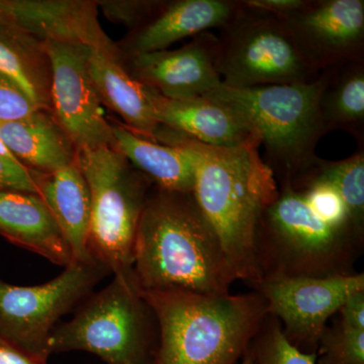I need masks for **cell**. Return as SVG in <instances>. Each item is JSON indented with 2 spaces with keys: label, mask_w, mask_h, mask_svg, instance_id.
<instances>
[{
  "label": "cell",
  "mask_w": 364,
  "mask_h": 364,
  "mask_svg": "<svg viewBox=\"0 0 364 364\" xmlns=\"http://www.w3.org/2000/svg\"><path fill=\"white\" fill-rule=\"evenodd\" d=\"M304 176L314 177L330 184L343 200L356 231L364 235L363 148H359L355 154L340 161H327L318 158L312 168Z\"/></svg>",
  "instance_id": "cb8c5ba5"
},
{
  "label": "cell",
  "mask_w": 364,
  "mask_h": 364,
  "mask_svg": "<svg viewBox=\"0 0 364 364\" xmlns=\"http://www.w3.org/2000/svg\"><path fill=\"white\" fill-rule=\"evenodd\" d=\"M218 37L205 32L176 50L123 56L136 81L169 100L203 97L222 83L215 66Z\"/></svg>",
  "instance_id": "7c38bea8"
},
{
  "label": "cell",
  "mask_w": 364,
  "mask_h": 364,
  "mask_svg": "<svg viewBox=\"0 0 364 364\" xmlns=\"http://www.w3.org/2000/svg\"><path fill=\"white\" fill-rule=\"evenodd\" d=\"M240 364H255V361H254L252 352L250 350V347L247 349V351L245 352V354L243 355V359H242Z\"/></svg>",
  "instance_id": "e575fe53"
},
{
  "label": "cell",
  "mask_w": 364,
  "mask_h": 364,
  "mask_svg": "<svg viewBox=\"0 0 364 364\" xmlns=\"http://www.w3.org/2000/svg\"><path fill=\"white\" fill-rule=\"evenodd\" d=\"M327 80L320 98V116L326 133L346 131L363 147L364 58L324 69Z\"/></svg>",
  "instance_id": "603a6c76"
},
{
  "label": "cell",
  "mask_w": 364,
  "mask_h": 364,
  "mask_svg": "<svg viewBox=\"0 0 364 364\" xmlns=\"http://www.w3.org/2000/svg\"><path fill=\"white\" fill-rule=\"evenodd\" d=\"M133 272L142 291L230 294L236 282L193 193L153 186L136 230Z\"/></svg>",
  "instance_id": "7a4b0ae2"
},
{
  "label": "cell",
  "mask_w": 364,
  "mask_h": 364,
  "mask_svg": "<svg viewBox=\"0 0 364 364\" xmlns=\"http://www.w3.org/2000/svg\"><path fill=\"white\" fill-rule=\"evenodd\" d=\"M249 347L255 364H317V353L294 347L284 336L279 321L270 314Z\"/></svg>",
  "instance_id": "d4e9b609"
},
{
  "label": "cell",
  "mask_w": 364,
  "mask_h": 364,
  "mask_svg": "<svg viewBox=\"0 0 364 364\" xmlns=\"http://www.w3.org/2000/svg\"><path fill=\"white\" fill-rule=\"evenodd\" d=\"M327 73L311 82L257 87H230L223 83L205 95L238 117L258 136L265 159L280 182L298 181L318 158L316 146L326 135L320 116V98Z\"/></svg>",
  "instance_id": "277c9868"
},
{
  "label": "cell",
  "mask_w": 364,
  "mask_h": 364,
  "mask_svg": "<svg viewBox=\"0 0 364 364\" xmlns=\"http://www.w3.org/2000/svg\"><path fill=\"white\" fill-rule=\"evenodd\" d=\"M256 291L299 350L317 353L327 321L351 294L364 291V273L330 277H265Z\"/></svg>",
  "instance_id": "30bf717a"
},
{
  "label": "cell",
  "mask_w": 364,
  "mask_h": 364,
  "mask_svg": "<svg viewBox=\"0 0 364 364\" xmlns=\"http://www.w3.org/2000/svg\"><path fill=\"white\" fill-rule=\"evenodd\" d=\"M0 139L26 169L50 174L76 160L77 150L50 109L21 121L0 123Z\"/></svg>",
  "instance_id": "ffe728a7"
},
{
  "label": "cell",
  "mask_w": 364,
  "mask_h": 364,
  "mask_svg": "<svg viewBox=\"0 0 364 364\" xmlns=\"http://www.w3.org/2000/svg\"><path fill=\"white\" fill-rule=\"evenodd\" d=\"M244 6L284 16L299 11L306 4V0H242Z\"/></svg>",
  "instance_id": "1f68e13d"
},
{
  "label": "cell",
  "mask_w": 364,
  "mask_h": 364,
  "mask_svg": "<svg viewBox=\"0 0 364 364\" xmlns=\"http://www.w3.org/2000/svg\"><path fill=\"white\" fill-rule=\"evenodd\" d=\"M158 2L147 0L100 1L97 2V6L102 9L109 21L128 26L132 31L150 16Z\"/></svg>",
  "instance_id": "f1b7e54d"
},
{
  "label": "cell",
  "mask_w": 364,
  "mask_h": 364,
  "mask_svg": "<svg viewBox=\"0 0 364 364\" xmlns=\"http://www.w3.org/2000/svg\"><path fill=\"white\" fill-rule=\"evenodd\" d=\"M0 156L6 158V159L9 160H13V161L18 162V160L16 159V157H14V155L11 154V151L7 149L6 146L4 145V142H2L1 139H0Z\"/></svg>",
  "instance_id": "836d02e7"
},
{
  "label": "cell",
  "mask_w": 364,
  "mask_h": 364,
  "mask_svg": "<svg viewBox=\"0 0 364 364\" xmlns=\"http://www.w3.org/2000/svg\"><path fill=\"white\" fill-rule=\"evenodd\" d=\"M158 324L152 364H235L245 354L265 318L258 291L203 294L142 291Z\"/></svg>",
  "instance_id": "3957f363"
},
{
  "label": "cell",
  "mask_w": 364,
  "mask_h": 364,
  "mask_svg": "<svg viewBox=\"0 0 364 364\" xmlns=\"http://www.w3.org/2000/svg\"><path fill=\"white\" fill-rule=\"evenodd\" d=\"M39 196L70 246L73 260L90 262L91 198L77 161L50 174L35 172Z\"/></svg>",
  "instance_id": "d6986e66"
},
{
  "label": "cell",
  "mask_w": 364,
  "mask_h": 364,
  "mask_svg": "<svg viewBox=\"0 0 364 364\" xmlns=\"http://www.w3.org/2000/svg\"><path fill=\"white\" fill-rule=\"evenodd\" d=\"M0 364H47L28 355L18 346L0 336Z\"/></svg>",
  "instance_id": "d6a6232c"
},
{
  "label": "cell",
  "mask_w": 364,
  "mask_h": 364,
  "mask_svg": "<svg viewBox=\"0 0 364 364\" xmlns=\"http://www.w3.org/2000/svg\"><path fill=\"white\" fill-rule=\"evenodd\" d=\"M149 91L160 126L198 142L217 147H233L253 135L225 105L205 95L169 100L155 91Z\"/></svg>",
  "instance_id": "ac0fdd59"
},
{
  "label": "cell",
  "mask_w": 364,
  "mask_h": 364,
  "mask_svg": "<svg viewBox=\"0 0 364 364\" xmlns=\"http://www.w3.org/2000/svg\"><path fill=\"white\" fill-rule=\"evenodd\" d=\"M318 364H364V331L339 323L326 327L318 341Z\"/></svg>",
  "instance_id": "4316f807"
},
{
  "label": "cell",
  "mask_w": 364,
  "mask_h": 364,
  "mask_svg": "<svg viewBox=\"0 0 364 364\" xmlns=\"http://www.w3.org/2000/svg\"><path fill=\"white\" fill-rule=\"evenodd\" d=\"M0 74L14 80L35 104L51 111V67L45 43L1 16Z\"/></svg>",
  "instance_id": "7402d4cb"
},
{
  "label": "cell",
  "mask_w": 364,
  "mask_h": 364,
  "mask_svg": "<svg viewBox=\"0 0 364 364\" xmlns=\"http://www.w3.org/2000/svg\"><path fill=\"white\" fill-rule=\"evenodd\" d=\"M109 274L97 261H73L58 277L40 286H14L0 279V336L47 363L50 336L60 318Z\"/></svg>",
  "instance_id": "9c48e42d"
},
{
  "label": "cell",
  "mask_w": 364,
  "mask_h": 364,
  "mask_svg": "<svg viewBox=\"0 0 364 364\" xmlns=\"http://www.w3.org/2000/svg\"><path fill=\"white\" fill-rule=\"evenodd\" d=\"M0 235L60 267L74 261L65 236L38 193L0 191Z\"/></svg>",
  "instance_id": "e0dca14e"
},
{
  "label": "cell",
  "mask_w": 364,
  "mask_h": 364,
  "mask_svg": "<svg viewBox=\"0 0 364 364\" xmlns=\"http://www.w3.org/2000/svg\"><path fill=\"white\" fill-rule=\"evenodd\" d=\"M157 345L156 317L132 269L114 274L109 286L76 306L69 322L57 325L49 352L81 350L109 364H152Z\"/></svg>",
  "instance_id": "8992f818"
},
{
  "label": "cell",
  "mask_w": 364,
  "mask_h": 364,
  "mask_svg": "<svg viewBox=\"0 0 364 364\" xmlns=\"http://www.w3.org/2000/svg\"><path fill=\"white\" fill-rule=\"evenodd\" d=\"M97 2L82 0H0V16L41 42L82 44L121 53L102 30Z\"/></svg>",
  "instance_id": "5bb4252c"
},
{
  "label": "cell",
  "mask_w": 364,
  "mask_h": 364,
  "mask_svg": "<svg viewBox=\"0 0 364 364\" xmlns=\"http://www.w3.org/2000/svg\"><path fill=\"white\" fill-rule=\"evenodd\" d=\"M88 71L100 104L121 117L127 129L156 142L160 124L150 91L124 68L122 53L90 47Z\"/></svg>",
  "instance_id": "2e32d148"
},
{
  "label": "cell",
  "mask_w": 364,
  "mask_h": 364,
  "mask_svg": "<svg viewBox=\"0 0 364 364\" xmlns=\"http://www.w3.org/2000/svg\"><path fill=\"white\" fill-rule=\"evenodd\" d=\"M51 67L50 109L76 150L114 147L112 124L88 71L90 47L71 43H45Z\"/></svg>",
  "instance_id": "8fae6325"
},
{
  "label": "cell",
  "mask_w": 364,
  "mask_h": 364,
  "mask_svg": "<svg viewBox=\"0 0 364 364\" xmlns=\"http://www.w3.org/2000/svg\"><path fill=\"white\" fill-rule=\"evenodd\" d=\"M284 18L320 71L364 58L363 0H306Z\"/></svg>",
  "instance_id": "4fadbf2b"
},
{
  "label": "cell",
  "mask_w": 364,
  "mask_h": 364,
  "mask_svg": "<svg viewBox=\"0 0 364 364\" xmlns=\"http://www.w3.org/2000/svg\"><path fill=\"white\" fill-rule=\"evenodd\" d=\"M41 109L14 80L0 74V123L21 121Z\"/></svg>",
  "instance_id": "83f0119b"
},
{
  "label": "cell",
  "mask_w": 364,
  "mask_h": 364,
  "mask_svg": "<svg viewBox=\"0 0 364 364\" xmlns=\"http://www.w3.org/2000/svg\"><path fill=\"white\" fill-rule=\"evenodd\" d=\"M111 124L114 147L154 186L165 191L193 193L195 171L186 151L179 146L148 140L116 122Z\"/></svg>",
  "instance_id": "44dd1931"
},
{
  "label": "cell",
  "mask_w": 364,
  "mask_h": 364,
  "mask_svg": "<svg viewBox=\"0 0 364 364\" xmlns=\"http://www.w3.org/2000/svg\"><path fill=\"white\" fill-rule=\"evenodd\" d=\"M279 186V196L261 218L256 235L261 280L354 274L364 238L329 226L291 182Z\"/></svg>",
  "instance_id": "5b68a950"
},
{
  "label": "cell",
  "mask_w": 364,
  "mask_h": 364,
  "mask_svg": "<svg viewBox=\"0 0 364 364\" xmlns=\"http://www.w3.org/2000/svg\"><path fill=\"white\" fill-rule=\"evenodd\" d=\"M156 142L188 153L195 171L193 193L214 228L237 280L259 284L256 235L261 218L279 193V181L251 135L233 147L205 145L160 126Z\"/></svg>",
  "instance_id": "6da1fadb"
},
{
  "label": "cell",
  "mask_w": 364,
  "mask_h": 364,
  "mask_svg": "<svg viewBox=\"0 0 364 364\" xmlns=\"http://www.w3.org/2000/svg\"><path fill=\"white\" fill-rule=\"evenodd\" d=\"M220 32L215 66L224 85H294L320 75L282 16L243 6Z\"/></svg>",
  "instance_id": "ba28073f"
},
{
  "label": "cell",
  "mask_w": 364,
  "mask_h": 364,
  "mask_svg": "<svg viewBox=\"0 0 364 364\" xmlns=\"http://www.w3.org/2000/svg\"><path fill=\"white\" fill-rule=\"evenodd\" d=\"M338 313L340 325L364 331V291L351 294L339 309Z\"/></svg>",
  "instance_id": "4dcf8cb0"
},
{
  "label": "cell",
  "mask_w": 364,
  "mask_h": 364,
  "mask_svg": "<svg viewBox=\"0 0 364 364\" xmlns=\"http://www.w3.org/2000/svg\"><path fill=\"white\" fill-rule=\"evenodd\" d=\"M291 186L298 189L315 214L329 226L339 231L351 232L364 238V235L359 234L352 225L341 196L327 182L304 176L293 182Z\"/></svg>",
  "instance_id": "484cf974"
},
{
  "label": "cell",
  "mask_w": 364,
  "mask_h": 364,
  "mask_svg": "<svg viewBox=\"0 0 364 364\" xmlns=\"http://www.w3.org/2000/svg\"><path fill=\"white\" fill-rule=\"evenodd\" d=\"M0 191L39 195L35 172L26 169L21 163L0 156Z\"/></svg>",
  "instance_id": "f546056e"
},
{
  "label": "cell",
  "mask_w": 364,
  "mask_h": 364,
  "mask_svg": "<svg viewBox=\"0 0 364 364\" xmlns=\"http://www.w3.org/2000/svg\"><path fill=\"white\" fill-rule=\"evenodd\" d=\"M243 9L241 0L159 1L154 11L117 45L123 56L166 50L188 37L226 26Z\"/></svg>",
  "instance_id": "9a60e30c"
},
{
  "label": "cell",
  "mask_w": 364,
  "mask_h": 364,
  "mask_svg": "<svg viewBox=\"0 0 364 364\" xmlns=\"http://www.w3.org/2000/svg\"><path fill=\"white\" fill-rule=\"evenodd\" d=\"M91 198L90 251L112 274L133 269L136 230L154 183L112 146L77 151Z\"/></svg>",
  "instance_id": "52a82bcc"
}]
</instances>
